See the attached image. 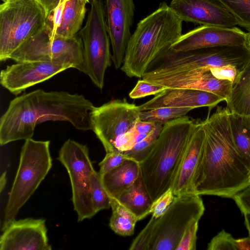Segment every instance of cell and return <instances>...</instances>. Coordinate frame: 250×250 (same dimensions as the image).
<instances>
[{
    "label": "cell",
    "instance_id": "1",
    "mask_svg": "<svg viewBox=\"0 0 250 250\" xmlns=\"http://www.w3.org/2000/svg\"><path fill=\"white\" fill-rule=\"evenodd\" d=\"M231 116L227 107L218 106L202 121L205 138L193 179L196 194L232 198L250 185V164L236 146Z\"/></svg>",
    "mask_w": 250,
    "mask_h": 250
},
{
    "label": "cell",
    "instance_id": "2",
    "mask_svg": "<svg viewBox=\"0 0 250 250\" xmlns=\"http://www.w3.org/2000/svg\"><path fill=\"white\" fill-rule=\"evenodd\" d=\"M95 106L83 95L63 91L37 89L13 99L0 119L1 146L31 139L36 125L48 121H66L82 131L92 130Z\"/></svg>",
    "mask_w": 250,
    "mask_h": 250
},
{
    "label": "cell",
    "instance_id": "3",
    "mask_svg": "<svg viewBox=\"0 0 250 250\" xmlns=\"http://www.w3.org/2000/svg\"><path fill=\"white\" fill-rule=\"evenodd\" d=\"M183 21L165 2L140 21L128 42L121 70L142 78L182 35Z\"/></svg>",
    "mask_w": 250,
    "mask_h": 250
},
{
    "label": "cell",
    "instance_id": "4",
    "mask_svg": "<svg viewBox=\"0 0 250 250\" xmlns=\"http://www.w3.org/2000/svg\"><path fill=\"white\" fill-rule=\"evenodd\" d=\"M194 123L186 115L165 124L153 147L139 163L153 202L171 188Z\"/></svg>",
    "mask_w": 250,
    "mask_h": 250
},
{
    "label": "cell",
    "instance_id": "5",
    "mask_svg": "<svg viewBox=\"0 0 250 250\" xmlns=\"http://www.w3.org/2000/svg\"><path fill=\"white\" fill-rule=\"evenodd\" d=\"M49 141L26 140L18 170L9 194L1 226L3 230L15 220L20 208L45 178L52 165Z\"/></svg>",
    "mask_w": 250,
    "mask_h": 250
},
{
    "label": "cell",
    "instance_id": "6",
    "mask_svg": "<svg viewBox=\"0 0 250 250\" xmlns=\"http://www.w3.org/2000/svg\"><path fill=\"white\" fill-rule=\"evenodd\" d=\"M40 0H6L0 5V61L10 56L46 24Z\"/></svg>",
    "mask_w": 250,
    "mask_h": 250
},
{
    "label": "cell",
    "instance_id": "7",
    "mask_svg": "<svg viewBox=\"0 0 250 250\" xmlns=\"http://www.w3.org/2000/svg\"><path fill=\"white\" fill-rule=\"evenodd\" d=\"M205 206L200 195L190 192L175 196L161 217L151 216V238L149 250H176L186 229L199 221Z\"/></svg>",
    "mask_w": 250,
    "mask_h": 250
},
{
    "label": "cell",
    "instance_id": "8",
    "mask_svg": "<svg viewBox=\"0 0 250 250\" xmlns=\"http://www.w3.org/2000/svg\"><path fill=\"white\" fill-rule=\"evenodd\" d=\"M90 3L86 21L80 35L83 44L85 74L102 90L105 71L112 62L110 40L103 0H90Z\"/></svg>",
    "mask_w": 250,
    "mask_h": 250
},
{
    "label": "cell",
    "instance_id": "9",
    "mask_svg": "<svg viewBox=\"0 0 250 250\" xmlns=\"http://www.w3.org/2000/svg\"><path fill=\"white\" fill-rule=\"evenodd\" d=\"M16 62L41 61L68 65L85 74L81 37L52 36L44 26L10 57Z\"/></svg>",
    "mask_w": 250,
    "mask_h": 250
},
{
    "label": "cell",
    "instance_id": "10",
    "mask_svg": "<svg viewBox=\"0 0 250 250\" xmlns=\"http://www.w3.org/2000/svg\"><path fill=\"white\" fill-rule=\"evenodd\" d=\"M58 159L66 169L72 187L74 210L78 221L90 219L96 213L91 200V184L95 171L86 145L68 139L61 147Z\"/></svg>",
    "mask_w": 250,
    "mask_h": 250
},
{
    "label": "cell",
    "instance_id": "11",
    "mask_svg": "<svg viewBox=\"0 0 250 250\" xmlns=\"http://www.w3.org/2000/svg\"><path fill=\"white\" fill-rule=\"evenodd\" d=\"M140 105L125 99H115L91 112L92 130L102 144L106 152L115 151V143L140 120Z\"/></svg>",
    "mask_w": 250,
    "mask_h": 250
},
{
    "label": "cell",
    "instance_id": "12",
    "mask_svg": "<svg viewBox=\"0 0 250 250\" xmlns=\"http://www.w3.org/2000/svg\"><path fill=\"white\" fill-rule=\"evenodd\" d=\"M106 23L112 46V61L116 69L122 66L135 11L133 0H105Z\"/></svg>",
    "mask_w": 250,
    "mask_h": 250
},
{
    "label": "cell",
    "instance_id": "13",
    "mask_svg": "<svg viewBox=\"0 0 250 250\" xmlns=\"http://www.w3.org/2000/svg\"><path fill=\"white\" fill-rule=\"evenodd\" d=\"M71 68L68 65L46 62H18L1 71L0 83L10 93L17 95Z\"/></svg>",
    "mask_w": 250,
    "mask_h": 250
},
{
    "label": "cell",
    "instance_id": "14",
    "mask_svg": "<svg viewBox=\"0 0 250 250\" xmlns=\"http://www.w3.org/2000/svg\"><path fill=\"white\" fill-rule=\"evenodd\" d=\"M142 79L167 89L187 88L211 92L225 99L229 98L233 83L215 78L209 67L185 73L147 75Z\"/></svg>",
    "mask_w": 250,
    "mask_h": 250
},
{
    "label": "cell",
    "instance_id": "15",
    "mask_svg": "<svg viewBox=\"0 0 250 250\" xmlns=\"http://www.w3.org/2000/svg\"><path fill=\"white\" fill-rule=\"evenodd\" d=\"M246 33L236 27L201 25L182 34L171 48L185 52L219 46H243Z\"/></svg>",
    "mask_w": 250,
    "mask_h": 250
},
{
    "label": "cell",
    "instance_id": "16",
    "mask_svg": "<svg viewBox=\"0 0 250 250\" xmlns=\"http://www.w3.org/2000/svg\"><path fill=\"white\" fill-rule=\"evenodd\" d=\"M3 231L0 250H50L45 221L26 218L14 220Z\"/></svg>",
    "mask_w": 250,
    "mask_h": 250
},
{
    "label": "cell",
    "instance_id": "17",
    "mask_svg": "<svg viewBox=\"0 0 250 250\" xmlns=\"http://www.w3.org/2000/svg\"><path fill=\"white\" fill-rule=\"evenodd\" d=\"M169 6L183 21L224 27L238 25L233 16L216 0H172Z\"/></svg>",
    "mask_w": 250,
    "mask_h": 250
},
{
    "label": "cell",
    "instance_id": "18",
    "mask_svg": "<svg viewBox=\"0 0 250 250\" xmlns=\"http://www.w3.org/2000/svg\"><path fill=\"white\" fill-rule=\"evenodd\" d=\"M205 134L202 121L195 122L171 189L175 196L193 192V182L202 156Z\"/></svg>",
    "mask_w": 250,
    "mask_h": 250
},
{
    "label": "cell",
    "instance_id": "19",
    "mask_svg": "<svg viewBox=\"0 0 250 250\" xmlns=\"http://www.w3.org/2000/svg\"><path fill=\"white\" fill-rule=\"evenodd\" d=\"M224 98L211 92L187 89H167L151 100L140 105L141 111L162 107L190 108L192 109L207 106L212 108Z\"/></svg>",
    "mask_w": 250,
    "mask_h": 250
},
{
    "label": "cell",
    "instance_id": "20",
    "mask_svg": "<svg viewBox=\"0 0 250 250\" xmlns=\"http://www.w3.org/2000/svg\"><path fill=\"white\" fill-rule=\"evenodd\" d=\"M89 0H67L47 16L45 27L52 36L75 37L82 27Z\"/></svg>",
    "mask_w": 250,
    "mask_h": 250
},
{
    "label": "cell",
    "instance_id": "21",
    "mask_svg": "<svg viewBox=\"0 0 250 250\" xmlns=\"http://www.w3.org/2000/svg\"><path fill=\"white\" fill-rule=\"evenodd\" d=\"M226 102L233 116L250 126V60L241 69Z\"/></svg>",
    "mask_w": 250,
    "mask_h": 250
},
{
    "label": "cell",
    "instance_id": "22",
    "mask_svg": "<svg viewBox=\"0 0 250 250\" xmlns=\"http://www.w3.org/2000/svg\"><path fill=\"white\" fill-rule=\"evenodd\" d=\"M140 175L139 163L127 158L119 166L101 176L110 197L117 199Z\"/></svg>",
    "mask_w": 250,
    "mask_h": 250
},
{
    "label": "cell",
    "instance_id": "23",
    "mask_svg": "<svg viewBox=\"0 0 250 250\" xmlns=\"http://www.w3.org/2000/svg\"><path fill=\"white\" fill-rule=\"evenodd\" d=\"M116 200L134 214L139 221L150 214L153 201L141 175Z\"/></svg>",
    "mask_w": 250,
    "mask_h": 250
},
{
    "label": "cell",
    "instance_id": "24",
    "mask_svg": "<svg viewBox=\"0 0 250 250\" xmlns=\"http://www.w3.org/2000/svg\"><path fill=\"white\" fill-rule=\"evenodd\" d=\"M111 199L112 214L109 220L110 229L116 234L128 236L134 233L138 218L116 199Z\"/></svg>",
    "mask_w": 250,
    "mask_h": 250
},
{
    "label": "cell",
    "instance_id": "25",
    "mask_svg": "<svg viewBox=\"0 0 250 250\" xmlns=\"http://www.w3.org/2000/svg\"><path fill=\"white\" fill-rule=\"evenodd\" d=\"M155 124L139 120L130 130L117 139L115 143V151L124 152L131 149L147 135Z\"/></svg>",
    "mask_w": 250,
    "mask_h": 250
},
{
    "label": "cell",
    "instance_id": "26",
    "mask_svg": "<svg viewBox=\"0 0 250 250\" xmlns=\"http://www.w3.org/2000/svg\"><path fill=\"white\" fill-rule=\"evenodd\" d=\"M191 110L192 109L186 107H159L142 111L139 119L142 121L159 123L164 125L174 119L186 116Z\"/></svg>",
    "mask_w": 250,
    "mask_h": 250
},
{
    "label": "cell",
    "instance_id": "27",
    "mask_svg": "<svg viewBox=\"0 0 250 250\" xmlns=\"http://www.w3.org/2000/svg\"><path fill=\"white\" fill-rule=\"evenodd\" d=\"M164 124L157 123L153 129L131 149L123 152L125 156L141 163L150 152L163 129Z\"/></svg>",
    "mask_w": 250,
    "mask_h": 250
},
{
    "label": "cell",
    "instance_id": "28",
    "mask_svg": "<svg viewBox=\"0 0 250 250\" xmlns=\"http://www.w3.org/2000/svg\"><path fill=\"white\" fill-rule=\"evenodd\" d=\"M235 19L238 25L250 31V0H216Z\"/></svg>",
    "mask_w": 250,
    "mask_h": 250
},
{
    "label": "cell",
    "instance_id": "29",
    "mask_svg": "<svg viewBox=\"0 0 250 250\" xmlns=\"http://www.w3.org/2000/svg\"><path fill=\"white\" fill-rule=\"evenodd\" d=\"M231 125L236 146L245 159L250 164V129L241 119L231 114Z\"/></svg>",
    "mask_w": 250,
    "mask_h": 250
},
{
    "label": "cell",
    "instance_id": "30",
    "mask_svg": "<svg viewBox=\"0 0 250 250\" xmlns=\"http://www.w3.org/2000/svg\"><path fill=\"white\" fill-rule=\"evenodd\" d=\"M91 188V200L96 213L111 208L110 197L103 185L101 175L96 171L92 175Z\"/></svg>",
    "mask_w": 250,
    "mask_h": 250
},
{
    "label": "cell",
    "instance_id": "31",
    "mask_svg": "<svg viewBox=\"0 0 250 250\" xmlns=\"http://www.w3.org/2000/svg\"><path fill=\"white\" fill-rule=\"evenodd\" d=\"M208 250H238V239L224 230L213 237L208 244Z\"/></svg>",
    "mask_w": 250,
    "mask_h": 250
},
{
    "label": "cell",
    "instance_id": "32",
    "mask_svg": "<svg viewBox=\"0 0 250 250\" xmlns=\"http://www.w3.org/2000/svg\"><path fill=\"white\" fill-rule=\"evenodd\" d=\"M167 88L142 79L137 82L135 86L129 93V97L133 99L144 98L148 96L157 95Z\"/></svg>",
    "mask_w": 250,
    "mask_h": 250
},
{
    "label": "cell",
    "instance_id": "33",
    "mask_svg": "<svg viewBox=\"0 0 250 250\" xmlns=\"http://www.w3.org/2000/svg\"><path fill=\"white\" fill-rule=\"evenodd\" d=\"M174 198L175 195L170 188L154 201L150 209L152 216L158 218L163 215L173 202Z\"/></svg>",
    "mask_w": 250,
    "mask_h": 250
},
{
    "label": "cell",
    "instance_id": "34",
    "mask_svg": "<svg viewBox=\"0 0 250 250\" xmlns=\"http://www.w3.org/2000/svg\"><path fill=\"white\" fill-rule=\"evenodd\" d=\"M199 221L192 223L186 229L176 250H195Z\"/></svg>",
    "mask_w": 250,
    "mask_h": 250
},
{
    "label": "cell",
    "instance_id": "35",
    "mask_svg": "<svg viewBox=\"0 0 250 250\" xmlns=\"http://www.w3.org/2000/svg\"><path fill=\"white\" fill-rule=\"evenodd\" d=\"M127 158L121 152L111 151L106 152L103 160L99 163V174L102 176L106 172L121 165Z\"/></svg>",
    "mask_w": 250,
    "mask_h": 250
},
{
    "label": "cell",
    "instance_id": "36",
    "mask_svg": "<svg viewBox=\"0 0 250 250\" xmlns=\"http://www.w3.org/2000/svg\"><path fill=\"white\" fill-rule=\"evenodd\" d=\"M241 68L233 65L227 64L220 66L210 67L209 70L216 79L228 81L233 83Z\"/></svg>",
    "mask_w": 250,
    "mask_h": 250
},
{
    "label": "cell",
    "instance_id": "37",
    "mask_svg": "<svg viewBox=\"0 0 250 250\" xmlns=\"http://www.w3.org/2000/svg\"><path fill=\"white\" fill-rule=\"evenodd\" d=\"M232 198L243 214L250 213V185L236 193Z\"/></svg>",
    "mask_w": 250,
    "mask_h": 250
},
{
    "label": "cell",
    "instance_id": "38",
    "mask_svg": "<svg viewBox=\"0 0 250 250\" xmlns=\"http://www.w3.org/2000/svg\"><path fill=\"white\" fill-rule=\"evenodd\" d=\"M46 11L47 16L60 4L67 0H40Z\"/></svg>",
    "mask_w": 250,
    "mask_h": 250
},
{
    "label": "cell",
    "instance_id": "39",
    "mask_svg": "<svg viewBox=\"0 0 250 250\" xmlns=\"http://www.w3.org/2000/svg\"><path fill=\"white\" fill-rule=\"evenodd\" d=\"M244 215L245 225L250 236V213H245Z\"/></svg>",
    "mask_w": 250,
    "mask_h": 250
},
{
    "label": "cell",
    "instance_id": "40",
    "mask_svg": "<svg viewBox=\"0 0 250 250\" xmlns=\"http://www.w3.org/2000/svg\"><path fill=\"white\" fill-rule=\"evenodd\" d=\"M5 172L3 173L1 176L0 178V191H2L3 188L4 187L6 184Z\"/></svg>",
    "mask_w": 250,
    "mask_h": 250
},
{
    "label": "cell",
    "instance_id": "41",
    "mask_svg": "<svg viewBox=\"0 0 250 250\" xmlns=\"http://www.w3.org/2000/svg\"><path fill=\"white\" fill-rule=\"evenodd\" d=\"M246 46L250 51V31L246 33Z\"/></svg>",
    "mask_w": 250,
    "mask_h": 250
},
{
    "label": "cell",
    "instance_id": "42",
    "mask_svg": "<svg viewBox=\"0 0 250 250\" xmlns=\"http://www.w3.org/2000/svg\"><path fill=\"white\" fill-rule=\"evenodd\" d=\"M3 2L6 0H1Z\"/></svg>",
    "mask_w": 250,
    "mask_h": 250
},
{
    "label": "cell",
    "instance_id": "43",
    "mask_svg": "<svg viewBox=\"0 0 250 250\" xmlns=\"http://www.w3.org/2000/svg\"><path fill=\"white\" fill-rule=\"evenodd\" d=\"M250 185H249V186H250Z\"/></svg>",
    "mask_w": 250,
    "mask_h": 250
}]
</instances>
